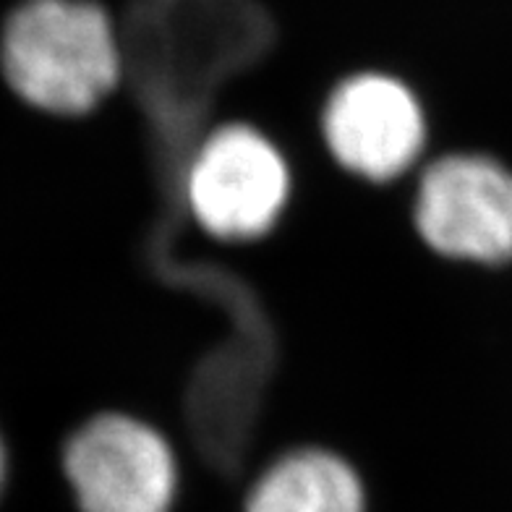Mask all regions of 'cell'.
Listing matches in <instances>:
<instances>
[{
	"instance_id": "cell-6",
	"label": "cell",
	"mask_w": 512,
	"mask_h": 512,
	"mask_svg": "<svg viewBox=\"0 0 512 512\" xmlns=\"http://www.w3.org/2000/svg\"><path fill=\"white\" fill-rule=\"evenodd\" d=\"M246 512H366V489L343 455L327 447H296L254 481Z\"/></svg>"
},
{
	"instance_id": "cell-7",
	"label": "cell",
	"mask_w": 512,
	"mask_h": 512,
	"mask_svg": "<svg viewBox=\"0 0 512 512\" xmlns=\"http://www.w3.org/2000/svg\"><path fill=\"white\" fill-rule=\"evenodd\" d=\"M3 476H6V455H3V445H0V486H3Z\"/></svg>"
},
{
	"instance_id": "cell-4",
	"label": "cell",
	"mask_w": 512,
	"mask_h": 512,
	"mask_svg": "<svg viewBox=\"0 0 512 512\" xmlns=\"http://www.w3.org/2000/svg\"><path fill=\"white\" fill-rule=\"evenodd\" d=\"M319 136L343 173L387 186L424 157L429 118L408 81L387 71H358L327 92Z\"/></svg>"
},
{
	"instance_id": "cell-5",
	"label": "cell",
	"mask_w": 512,
	"mask_h": 512,
	"mask_svg": "<svg viewBox=\"0 0 512 512\" xmlns=\"http://www.w3.org/2000/svg\"><path fill=\"white\" fill-rule=\"evenodd\" d=\"M63 473L81 512H170L181 481L165 434L126 411L84 421L68 437Z\"/></svg>"
},
{
	"instance_id": "cell-1",
	"label": "cell",
	"mask_w": 512,
	"mask_h": 512,
	"mask_svg": "<svg viewBox=\"0 0 512 512\" xmlns=\"http://www.w3.org/2000/svg\"><path fill=\"white\" fill-rule=\"evenodd\" d=\"M0 66L27 105L76 118L118 89L123 42L100 3L24 0L3 27Z\"/></svg>"
},
{
	"instance_id": "cell-3",
	"label": "cell",
	"mask_w": 512,
	"mask_h": 512,
	"mask_svg": "<svg viewBox=\"0 0 512 512\" xmlns=\"http://www.w3.org/2000/svg\"><path fill=\"white\" fill-rule=\"evenodd\" d=\"M411 223L418 241L445 262H512V170L479 152L434 157L418 176Z\"/></svg>"
},
{
	"instance_id": "cell-2",
	"label": "cell",
	"mask_w": 512,
	"mask_h": 512,
	"mask_svg": "<svg viewBox=\"0 0 512 512\" xmlns=\"http://www.w3.org/2000/svg\"><path fill=\"white\" fill-rule=\"evenodd\" d=\"M183 199L209 238L264 241L288 215L293 170L267 131L230 121L212 128L194 149L183 173Z\"/></svg>"
}]
</instances>
